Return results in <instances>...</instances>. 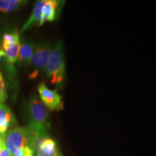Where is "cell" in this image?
Segmentation results:
<instances>
[{
  "instance_id": "9",
  "label": "cell",
  "mask_w": 156,
  "mask_h": 156,
  "mask_svg": "<svg viewBox=\"0 0 156 156\" xmlns=\"http://www.w3.org/2000/svg\"><path fill=\"white\" fill-rule=\"evenodd\" d=\"M34 48L35 45L30 41H23L22 43L20 42V48L17 64L19 65L30 64Z\"/></svg>"
},
{
  "instance_id": "11",
  "label": "cell",
  "mask_w": 156,
  "mask_h": 156,
  "mask_svg": "<svg viewBox=\"0 0 156 156\" xmlns=\"http://www.w3.org/2000/svg\"><path fill=\"white\" fill-rule=\"evenodd\" d=\"M20 48V41L9 46L5 51V60L9 71L13 73L15 71V64L17 63Z\"/></svg>"
},
{
  "instance_id": "10",
  "label": "cell",
  "mask_w": 156,
  "mask_h": 156,
  "mask_svg": "<svg viewBox=\"0 0 156 156\" xmlns=\"http://www.w3.org/2000/svg\"><path fill=\"white\" fill-rule=\"evenodd\" d=\"M37 155L39 156H62L58 151L56 142L51 138L48 137L42 142Z\"/></svg>"
},
{
  "instance_id": "6",
  "label": "cell",
  "mask_w": 156,
  "mask_h": 156,
  "mask_svg": "<svg viewBox=\"0 0 156 156\" xmlns=\"http://www.w3.org/2000/svg\"><path fill=\"white\" fill-rule=\"evenodd\" d=\"M64 2L59 0H44L41 10V25L56 20L63 7Z\"/></svg>"
},
{
  "instance_id": "8",
  "label": "cell",
  "mask_w": 156,
  "mask_h": 156,
  "mask_svg": "<svg viewBox=\"0 0 156 156\" xmlns=\"http://www.w3.org/2000/svg\"><path fill=\"white\" fill-rule=\"evenodd\" d=\"M44 0H39L37 1L35 4L34 8H33L32 13H31L30 16L29 18L27 20L21 28V33L25 32V31L30 30L34 27H39L41 26V10L42 7L44 5Z\"/></svg>"
},
{
  "instance_id": "14",
  "label": "cell",
  "mask_w": 156,
  "mask_h": 156,
  "mask_svg": "<svg viewBox=\"0 0 156 156\" xmlns=\"http://www.w3.org/2000/svg\"><path fill=\"white\" fill-rule=\"evenodd\" d=\"M7 98V87L6 83L2 75V73L0 72V103H5Z\"/></svg>"
},
{
  "instance_id": "7",
  "label": "cell",
  "mask_w": 156,
  "mask_h": 156,
  "mask_svg": "<svg viewBox=\"0 0 156 156\" xmlns=\"http://www.w3.org/2000/svg\"><path fill=\"white\" fill-rule=\"evenodd\" d=\"M16 124L15 117L10 108L6 106L5 103H0V136L2 140H5L9 129Z\"/></svg>"
},
{
  "instance_id": "13",
  "label": "cell",
  "mask_w": 156,
  "mask_h": 156,
  "mask_svg": "<svg viewBox=\"0 0 156 156\" xmlns=\"http://www.w3.org/2000/svg\"><path fill=\"white\" fill-rule=\"evenodd\" d=\"M20 41V33L17 30H15L12 33H6L2 36V44L0 48L5 51L9 46Z\"/></svg>"
},
{
  "instance_id": "16",
  "label": "cell",
  "mask_w": 156,
  "mask_h": 156,
  "mask_svg": "<svg viewBox=\"0 0 156 156\" xmlns=\"http://www.w3.org/2000/svg\"><path fill=\"white\" fill-rule=\"evenodd\" d=\"M5 51H4L3 50H2L1 48H0V62H1L2 59V58L5 57Z\"/></svg>"
},
{
  "instance_id": "15",
  "label": "cell",
  "mask_w": 156,
  "mask_h": 156,
  "mask_svg": "<svg viewBox=\"0 0 156 156\" xmlns=\"http://www.w3.org/2000/svg\"><path fill=\"white\" fill-rule=\"evenodd\" d=\"M0 156H13L8 151L4 142L0 145Z\"/></svg>"
},
{
  "instance_id": "12",
  "label": "cell",
  "mask_w": 156,
  "mask_h": 156,
  "mask_svg": "<svg viewBox=\"0 0 156 156\" xmlns=\"http://www.w3.org/2000/svg\"><path fill=\"white\" fill-rule=\"evenodd\" d=\"M28 2V1L25 0H0V12H12L22 8Z\"/></svg>"
},
{
  "instance_id": "2",
  "label": "cell",
  "mask_w": 156,
  "mask_h": 156,
  "mask_svg": "<svg viewBox=\"0 0 156 156\" xmlns=\"http://www.w3.org/2000/svg\"><path fill=\"white\" fill-rule=\"evenodd\" d=\"M3 142L13 156H23V148L26 147L32 148L28 127L15 126L11 129L6 133Z\"/></svg>"
},
{
  "instance_id": "1",
  "label": "cell",
  "mask_w": 156,
  "mask_h": 156,
  "mask_svg": "<svg viewBox=\"0 0 156 156\" xmlns=\"http://www.w3.org/2000/svg\"><path fill=\"white\" fill-rule=\"evenodd\" d=\"M46 77L51 83L57 87L63 85L65 78V59H64L63 43L58 41L52 48L49 60L46 68Z\"/></svg>"
},
{
  "instance_id": "5",
  "label": "cell",
  "mask_w": 156,
  "mask_h": 156,
  "mask_svg": "<svg viewBox=\"0 0 156 156\" xmlns=\"http://www.w3.org/2000/svg\"><path fill=\"white\" fill-rule=\"evenodd\" d=\"M38 91L41 102L52 112H59L63 110L64 103L62 96L56 90H51L44 83H41L38 86Z\"/></svg>"
},
{
  "instance_id": "4",
  "label": "cell",
  "mask_w": 156,
  "mask_h": 156,
  "mask_svg": "<svg viewBox=\"0 0 156 156\" xmlns=\"http://www.w3.org/2000/svg\"><path fill=\"white\" fill-rule=\"evenodd\" d=\"M52 48V45L48 42L38 44L35 46L30 62V64L34 68V70L29 75L30 79H36L39 73H45Z\"/></svg>"
},
{
  "instance_id": "17",
  "label": "cell",
  "mask_w": 156,
  "mask_h": 156,
  "mask_svg": "<svg viewBox=\"0 0 156 156\" xmlns=\"http://www.w3.org/2000/svg\"><path fill=\"white\" fill-rule=\"evenodd\" d=\"M36 156H39V155H37V154H36Z\"/></svg>"
},
{
  "instance_id": "3",
  "label": "cell",
  "mask_w": 156,
  "mask_h": 156,
  "mask_svg": "<svg viewBox=\"0 0 156 156\" xmlns=\"http://www.w3.org/2000/svg\"><path fill=\"white\" fill-rule=\"evenodd\" d=\"M29 124L48 129L50 126L49 114L44 103L36 95H32L27 106Z\"/></svg>"
}]
</instances>
